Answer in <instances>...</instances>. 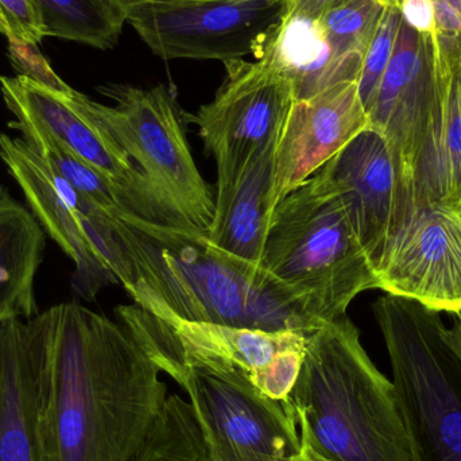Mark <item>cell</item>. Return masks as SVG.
<instances>
[{
  "label": "cell",
  "mask_w": 461,
  "mask_h": 461,
  "mask_svg": "<svg viewBox=\"0 0 461 461\" xmlns=\"http://www.w3.org/2000/svg\"><path fill=\"white\" fill-rule=\"evenodd\" d=\"M41 366L45 461H132L167 387L119 321L77 303L51 306Z\"/></svg>",
  "instance_id": "1"
},
{
  "label": "cell",
  "mask_w": 461,
  "mask_h": 461,
  "mask_svg": "<svg viewBox=\"0 0 461 461\" xmlns=\"http://www.w3.org/2000/svg\"><path fill=\"white\" fill-rule=\"evenodd\" d=\"M105 262L150 313L270 332L317 330L262 266L218 249L196 229L113 219Z\"/></svg>",
  "instance_id": "2"
},
{
  "label": "cell",
  "mask_w": 461,
  "mask_h": 461,
  "mask_svg": "<svg viewBox=\"0 0 461 461\" xmlns=\"http://www.w3.org/2000/svg\"><path fill=\"white\" fill-rule=\"evenodd\" d=\"M301 438L330 461H413L393 382L344 316L308 336L289 395Z\"/></svg>",
  "instance_id": "3"
},
{
  "label": "cell",
  "mask_w": 461,
  "mask_h": 461,
  "mask_svg": "<svg viewBox=\"0 0 461 461\" xmlns=\"http://www.w3.org/2000/svg\"><path fill=\"white\" fill-rule=\"evenodd\" d=\"M260 266L320 330L379 278L335 189L316 172L270 213Z\"/></svg>",
  "instance_id": "4"
},
{
  "label": "cell",
  "mask_w": 461,
  "mask_h": 461,
  "mask_svg": "<svg viewBox=\"0 0 461 461\" xmlns=\"http://www.w3.org/2000/svg\"><path fill=\"white\" fill-rule=\"evenodd\" d=\"M413 461H461V357L440 312L386 294L373 306Z\"/></svg>",
  "instance_id": "5"
},
{
  "label": "cell",
  "mask_w": 461,
  "mask_h": 461,
  "mask_svg": "<svg viewBox=\"0 0 461 461\" xmlns=\"http://www.w3.org/2000/svg\"><path fill=\"white\" fill-rule=\"evenodd\" d=\"M99 92L113 105L95 102L76 89L69 99L118 142L167 207L207 233L215 215V197L194 164L167 86L110 84Z\"/></svg>",
  "instance_id": "6"
},
{
  "label": "cell",
  "mask_w": 461,
  "mask_h": 461,
  "mask_svg": "<svg viewBox=\"0 0 461 461\" xmlns=\"http://www.w3.org/2000/svg\"><path fill=\"white\" fill-rule=\"evenodd\" d=\"M115 314L173 381L186 366H229L243 371L260 392L276 401L289 400L311 335L188 321L172 314L150 313L135 303L118 306Z\"/></svg>",
  "instance_id": "7"
},
{
  "label": "cell",
  "mask_w": 461,
  "mask_h": 461,
  "mask_svg": "<svg viewBox=\"0 0 461 461\" xmlns=\"http://www.w3.org/2000/svg\"><path fill=\"white\" fill-rule=\"evenodd\" d=\"M212 461H294L301 435L289 400L260 392L229 366H186L177 381Z\"/></svg>",
  "instance_id": "8"
},
{
  "label": "cell",
  "mask_w": 461,
  "mask_h": 461,
  "mask_svg": "<svg viewBox=\"0 0 461 461\" xmlns=\"http://www.w3.org/2000/svg\"><path fill=\"white\" fill-rule=\"evenodd\" d=\"M289 0H153L127 11V23L164 59H260Z\"/></svg>",
  "instance_id": "9"
},
{
  "label": "cell",
  "mask_w": 461,
  "mask_h": 461,
  "mask_svg": "<svg viewBox=\"0 0 461 461\" xmlns=\"http://www.w3.org/2000/svg\"><path fill=\"white\" fill-rule=\"evenodd\" d=\"M224 67L227 76L212 102L186 116L199 127L205 150L215 158L216 188L238 180L278 140L295 100L292 80L267 53L255 61L235 59Z\"/></svg>",
  "instance_id": "10"
},
{
  "label": "cell",
  "mask_w": 461,
  "mask_h": 461,
  "mask_svg": "<svg viewBox=\"0 0 461 461\" xmlns=\"http://www.w3.org/2000/svg\"><path fill=\"white\" fill-rule=\"evenodd\" d=\"M0 91L11 113L18 111L53 135L70 153L121 189L151 223L194 229L164 204L146 176L115 140L62 94L18 75L0 76Z\"/></svg>",
  "instance_id": "11"
},
{
  "label": "cell",
  "mask_w": 461,
  "mask_h": 461,
  "mask_svg": "<svg viewBox=\"0 0 461 461\" xmlns=\"http://www.w3.org/2000/svg\"><path fill=\"white\" fill-rule=\"evenodd\" d=\"M438 110L432 37L417 32L402 18L392 59L367 115L370 129L384 137L392 151L411 211L414 173L435 129Z\"/></svg>",
  "instance_id": "12"
},
{
  "label": "cell",
  "mask_w": 461,
  "mask_h": 461,
  "mask_svg": "<svg viewBox=\"0 0 461 461\" xmlns=\"http://www.w3.org/2000/svg\"><path fill=\"white\" fill-rule=\"evenodd\" d=\"M379 289L436 312L461 311V211L414 208L378 268Z\"/></svg>",
  "instance_id": "13"
},
{
  "label": "cell",
  "mask_w": 461,
  "mask_h": 461,
  "mask_svg": "<svg viewBox=\"0 0 461 461\" xmlns=\"http://www.w3.org/2000/svg\"><path fill=\"white\" fill-rule=\"evenodd\" d=\"M370 129L357 80L294 100L274 151L268 218L279 202L319 172L360 132Z\"/></svg>",
  "instance_id": "14"
},
{
  "label": "cell",
  "mask_w": 461,
  "mask_h": 461,
  "mask_svg": "<svg viewBox=\"0 0 461 461\" xmlns=\"http://www.w3.org/2000/svg\"><path fill=\"white\" fill-rule=\"evenodd\" d=\"M319 172L343 202L378 276L393 238L411 213L386 140L365 130Z\"/></svg>",
  "instance_id": "15"
},
{
  "label": "cell",
  "mask_w": 461,
  "mask_h": 461,
  "mask_svg": "<svg viewBox=\"0 0 461 461\" xmlns=\"http://www.w3.org/2000/svg\"><path fill=\"white\" fill-rule=\"evenodd\" d=\"M53 309L0 322V461H45L41 366Z\"/></svg>",
  "instance_id": "16"
},
{
  "label": "cell",
  "mask_w": 461,
  "mask_h": 461,
  "mask_svg": "<svg viewBox=\"0 0 461 461\" xmlns=\"http://www.w3.org/2000/svg\"><path fill=\"white\" fill-rule=\"evenodd\" d=\"M0 159L23 192L29 210L46 235L75 263L73 292L94 303L104 287L119 284L86 236L77 213L57 191L42 158L22 138L0 132Z\"/></svg>",
  "instance_id": "17"
},
{
  "label": "cell",
  "mask_w": 461,
  "mask_h": 461,
  "mask_svg": "<svg viewBox=\"0 0 461 461\" xmlns=\"http://www.w3.org/2000/svg\"><path fill=\"white\" fill-rule=\"evenodd\" d=\"M433 69L438 86L435 130L414 173V208L443 204L461 211V35L433 32Z\"/></svg>",
  "instance_id": "18"
},
{
  "label": "cell",
  "mask_w": 461,
  "mask_h": 461,
  "mask_svg": "<svg viewBox=\"0 0 461 461\" xmlns=\"http://www.w3.org/2000/svg\"><path fill=\"white\" fill-rule=\"evenodd\" d=\"M276 145L260 154L238 180L216 188L215 215L205 233L213 246L255 265H260L267 236Z\"/></svg>",
  "instance_id": "19"
},
{
  "label": "cell",
  "mask_w": 461,
  "mask_h": 461,
  "mask_svg": "<svg viewBox=\"0 0 461 461\" xmlns=\"http://www.w3.org/2000/svg\"><path fill=\"white\" fill-rule=\"evenodd\" d=\"M45 249V230L32 211L0 185V322L40 314L34 285Z\"/></svg>",
  "instance_id": "20"
},
{
  "label": "cell",
  "mask_w": 461,
  "mask_h": 461,
  "mask_svg": "<svg viewBox=\"0 0 461 461\" xmlns=\"http://www.w3.org/2000/svg\"><path fill=\"white\" fill-rule=\"evenodd\" d=\"M265 53L289 76L295 100L308 99L343 81H357L338 64L313 16L285 14Z\"/></svg>",
  "instance_id": "21"
},
{
  "label": "cell",
  "mask_w": 461,
  "mask_h": 461,
  "mask_svg": "<svg viewBox=\"0 0 461 461\" xmlns=\"http://www.w3.org/2000/svg\"><path fill=\"white\" fill-rule=\"evenodd\" d=\"M43 38L56 37L107 50L121 38L126 11L115 0H32Z\"/></svg>",
  "instance_id": "22"
},
{
  "label": "cell",
  "mask_w": 461,
  "mask_h": 461,
  "mask_svg": "<svg viewBox=\"0 0 461 461\" xmlns=\"http://www.w3.org/2000/svg\"><path fill=\"white\" fill-rule=\"evenodd\" d=\"M384 10L378 0H344L316 16L336 61L354 77L359 78L363 57Z\"/></svg>",
  "instance_id": "23"
},
{
  "label": "cell",
  "mask_w": 461,
  "mask_h": 461,
  "mask_svg": "<svg viewBox=\"0 0 461 461\" xmlns=\"http://www.w3.org/2000/svg\"><path fill=\"white\" fill-rule=\"evenodd\" d=\"M132 461H212L191 403L180 395H169Z\"/></svg>",
  "instance_id": "24"
},
{
  "label": "cell",
  "mask_w": 461,
  "mask_h": 461,
  "mask_svg": "<svg viewBox=\"0 0 461 461\" xmlns=\"http://www.w3.org/2000/svg\"><path fill=\"white\" fill-rule=\"evenodd\" d=\"M401 19H402V14L400 8L384 7L375 34L363 57L357 86H359V94L366 111L392 59Z\"/></svg>",
  "instance_id": "25"
},
{
  "label": "cell",
  "mask_w": 461,
  "mask_h": 461,
  "mask_svg": "<svg viewBox=\"0 0 461 461\" xmlns=\"http://www.w3.org/2000/svg\"><path fill=\"white\" fill-rule=\"evenodd\" d=\"M8 40V53L11 64L18 75L24 76L35 81L40 86L53 89L56 92L68 94L72 86H68L49 64L48 59L42 56L37 43L27 42L19 38L11 37Z\"/></svg>",
  "instance_id": "26"
},
{
  "label": "cell",
  "mask_w": 461,
  "mask_h": 461,
  "mask_svg": "<svg viewBox=\"0 0 461 461\" xmlns=\"http://www.w3.org/2000/svg\"><path fill=\"white\" fill-rule=\"evenodd\" d=\"M0 32L7 38L41 42L43 35L32 0H0Z\"/></svg>",
  "instance_id": "27"
},
{
  "label": "cell",
  "mask_w": 461,
  "mask_h": 461,
  "mask_svg": "<svg viewBox=\"0 0 461 461\" xmlns=\"http://www.w3.org/2000/svg\"><path fill=\"white\" fill-rule=\"evenodd\" d=\"M401 14L403 21L421 34L435 32V5L433 0H402Z\"/></svg>",
  "instance_id": "28"
},
{
  "label": "cell",
  "mask_w": 461,
  "mask_h": 461,
  "mask_svg": "<svg viewBox=\"0 0 461 461\" xmlns=\"http://www.w3.org/2000/svg\"><path fill=\"white\" fill-rule=\"evenodd\" d=\"M435 32L448 37L461 35V11L449 0H433Z\"/></svg>",
  "instance_id": "29"
},
{
  "label": "cell",
  "mask_w": 461,
  "mask_h": 461,
  "mask_svg": "<svg viewBox=\"0 0 461 461\" xmlns=\"http://www.w3.org/2000/svg\"><path fill=\"white\" fill-rule=\"evenodd\" d=\"M344 0H289L286 13L303 14L306 16H319L324 11L335 7Z\"/></svg>",
  "instance_id": "30"
},
{
  "label": "cell",
  "mask_w": 461,
  "mask_h": 461,
  "mask_svg": "<svg viewBox=\"0 0 461 461\" xmlns=\"http://www.w3.org/2000/svg\"><path fill=\"white\" fill-rule=\"evenodd\" d=\"M301 444H303V447H301V452L298 454V456L295 457L294 461H330L320 456V455L317 454L311 446H309V443L305 438H301Z\"/></svg>",
  "instance_id": "31"
},
{
  "label": "cell",
  "mask_w": 461,
  "mask_h": 461,
  "mask_svg": "<svg viewBox=\"0 0 461 461\" xmlns=\"http://www.w3.org/2000/svg\"><path fill=\"white\" fill-rule=\"evenodd\" d=\"M449 332H451L455 348H456L457 354L461 357V311L455 313V324L454 327L449 328Z\"/></svg>",
  "instance_id": "32"
},
{
  "label": "cell",
  "mask_w": 461,
  "mask_h": 461,
  "mask_svg": "<svg viewBox=\"0 0 461 461\" xmlns=\"http://www.w3.org/2000/svg\"><path fill=\"white\" fill-rule=\"evenodd\" d=\"M124 11L131 10V8L137 7V5H145V3L153 2V0H115Z\"/></svg>",
  "instance_id": "33"
},
{
  "label": "cell",
  "mask_w": 461,
  "mask_h": 461,
  "mask_svg": "<svg viewBox=\"0 0 461 461\" xmlns=\"http://www.w3.org/2000/svg\"><path fill=\"white\" fill-rule=\"evenodd\" d=\"M378 2L381 3L384 7L400 8L402 0H378Z\"/></svg>",
  "instance_id": "34"
},
{
  "label": "cell",
  "mask_w": 461,
  "mask_h": 461,
  "mask_svg": "<svg viewBox=\"0 0 461 461\" xmlns=\"http://www.w3.org/2000/svg\"><path fill=\"white\" fill-rule=\"evenodd\" d=\"M452 5H456L457 8L461 11V0H449Z\"/></svg>",
  "instance_id": "35"
}]
</instances>
